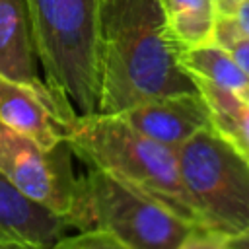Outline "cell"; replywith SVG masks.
Segmentation results:
<instances>
[{"label": "cell", "mask_w": 249, "mask_h": 249, "mask_svg": "<svg viewBox=\"0 0 249 249\" xmlns=\"http://www.w3.org/2000/svg\"><path fill=\"white\" fill-rule=\"evenodd\" d=\"M160 0H105L101 8L99 113L198 91L181 66Z\"/></svg>", "instance_id": "6da1fadb"}, {"label": "cell", "mask_w": 249, "mask_h": 249, "mask_svg": "<svg viewBox=\"0 0 249 249\" xmlns=\"http://www.w3.org/2000/svg\"><path fill=\"white\" fill-rule=\"evenodd\" d=\"M64 140L88 167L101 169L146 193L189 224L200 228L181 179L175 148L140 134L119 115L105 113L74 115L64 123Z\"/></svg>", "instance_id": "7a4b0ae2"}, {"label": "cell", "mask_w": 249, "mask_h": 249, "mask_svg": "<svg viewBox=\"0 0 249 249\" xmlns=\"http://www.w3.org/2000/svg\"><path fill=\"white\" fill-rule=\"evenodd\" d=\"M47 86L78 115L99 113L105 0H25Z\"/></svg>", "instance_id": "3957f363"}, {"label": "cell", "mask_w": 249, "mask_h": 249, "mask_svg": "<svg viewBox=\"0 0 249 249\" xmlns=\"http://www.w3.org/2000/svg\"><path fill=\"white\" fill-rule=\"evenodd\" d=\"M66 224L78 231H105L130 249H177L196 228L146 193L95 167L78 175Z\"/></svg>", "instance_id": "277c9868"}, {"label": "cell", "mask_w": 249, "mask_h": 249, "mask_svg": "<svg viewBox=\"0 0 249 249\" xmlns=\"http://www.w3.org/2000/svg\"><path fill=\"white\" fill-rule=\"evenodd\" d=\"M179 171L200 228L222 239L249 231V161L214 126L177 148Z\"/></svg>", "instance_id": "5b68a950"}, {"label": "cell", "mask_w": 249, "mask_h": 249, "mask_svg": "<svg viewBox=\"0 0 249 249\" xmlns=\"http://www.w3.org/2000/svg\"><path fill=\"white\" fill-rule=\"evenodd\" d=\"M72 156L66 140L54 150H45L33 138L0 123V173L21 195L64 220L78 179Z\"/></svg>", "instance_id": "8992f818"}, {"label": "cell", "mask_w": 249, "mask_h": 249, "mask_svg": "<svg viewBox=\"0 0 249 249\" xmlns=\"http://www.w3.org/2000/svg\"><path fill=\"white\" fill-rule=\"evenodd\" d=\"M78 115L53 91L0 78V123L33 138L45 150L64 142V123Z\"/></svg>", "instance_id": "52a82bcc"}, {"label": "cell", "mask_w": 249, "mask_h": 249, "mask_svg": "<svg viewBox=\"0 0 249 249\" xmlns=\"http://www.w3.org/2000/svg\"><path fill=\"white\" fill-rule=\"evenodd\" d=\"M119 117L140 134L175 150L198 130L212 126L208 105L198 91L154 97L124 109Z\"/></svg>", "instance_id": "ba28073f"}, {"label": "cell", "mask_w": 249, "mask_h": 249, "mask_svg": "<svg viewBox=\"0 0 249 249\" xmlns=\"http://www.w3.org/2000/svg\"><path fill=\"white\" fill-rule=\"evenodd\" d=\"M37 62L27 2L0 0V78L39 91H53L39 76Z\"/></svg>", "instance_id": "9c48e42d"}, {"label": "cell", "mask_w": 249, "mask_h": 249, "mask_svg": "<svg viewBox=\"0 0 249 249\" xmlns=\"http://www.w3.org/2000/svg\"><path fill=\"white\" fill-rule=\"evenodd\" d=\"M66 230L64 218L21 195L0 173V237L51 249Z\"/></svg>", "instance_id": "30bf717a"}, {"label": "cell", "mask_w": 249, "mask_h": 249, "mask_svg": "<svg viewBox=\"0 0 249 249\" xmlns=\"http://www.w3.org/2000/svg\"><path fill=\"white\" fill-rule=\"evenodd\" d=\"M193 82L208 105L214 130L249 161V103L239 93L222 86L200 78H193Z\"/></svg>", "instance_id": "8fae6325"}, {"label": "cell", "mask_w": 249, "mask_h": 249, "mask_svg": "<svg viewBox=\"0 0 249 249\" xmlns=\"http://www.w3.org/2000/svg\"><path fill=\"white\" fill-rule=\"evenodd\" d=\"M165 27L177 51L214 43V0H160Z\"/></svg>", "instance_id": "7c38bea8"}, {"label": "cell", "mask_w": 249, "mask_h": 249, "mask_svg": "<svg viewBox=\"0 0 249 249\" xmlns=\"http://www.w3.org/2000/svg\"><path fill=\"white\" fill-rule=\"evenodd\" d=\"M177 54L181 66L191 74V78L206 80L235 93H243L249 88L247 74L237 66L231 54L218 43L183 49Z\"/></svg>", "instance_id": "4fadbf2b"}, {"label": "cell", "mask_w": 249, "mask_h": 249, "mask_svg": "<svg viewBox=\"0 0 249 249\" xmlns=\"http://www.w3.org/2000/svg\"><path fill=\"white\" fill-rule=\"evenodd\" d=\"M214 43L224 47L249 78V35L241 33L231 18H216Z\"/></svg>", "instance_id": "5bb4252c"}, {"label": "cell", "mask_w": 249, "mask_h": 249, "mask_svg": "<svg viewBox=\"0 0 249 249\" xmlns=\"http://www.w3.org/2000/svg\"><path fill=\"white\" fill-rule=\"evenodd\" d=\"M51 249H130L105 231H78L60 237Z\"/></svg>", "instance_id": "9a60e30c"}, {"label": "cell", "mask_w": 249, "mask_h": 249, "mask_svg": "<svg viewBox=\"0 0 249 249\" xmlns=\"http://www.w3.org/2000/svg\"><path fill=\"white\" fill-rule=\"evenodd\" d=\"M177 249H230L228 241L204 228H193Z\"/></svg>", "instance_id": "2e32d148"}, {"label": "cell", "mask_w": 249, "mask_h": 249, "mask_svg": "<svg viewBox=\"0 0 249 249\" xmlns=\"http://www.w3.org/2000/svg\"><path fill=\"white\" fill-rule=\"evenodd\" d=\"M231 19H233V23L237 25V29L241 33L249 35V0H241L235 14L231 16Z\"/></svg>", "instance_id": "e0dca14e"}, {"label": "cell", "mask_w": 249, "mask_h": 249, "mask_svg": "<svg viewBox=\"0 0 249 249\" xmlns=\"http://www.w3.org/2000/svg\"><path fill=\"white\" fill-rule=\"evenodd\" d=\"M0 249H39V247H33V245L21 243V241H14V239L0 237Z\"/></svg>", "instance_id": "ac0fdd59"}, {"label": "cell", "mask_w": 249, "mask_h": 249, "mask_svg": "<svg viewBox=\"0 0 249 249\" xmlns=\"http://www.w3.org/2000/svg\"><path fill=\"white\" fill-rule=\"evenodd\" d=\"M239 95H241V97H243V99H245V101L249 103V88H247V89H245L243 93H239Z\"/></svg>", "instance_id": "d6986e66"}]
</instances>
